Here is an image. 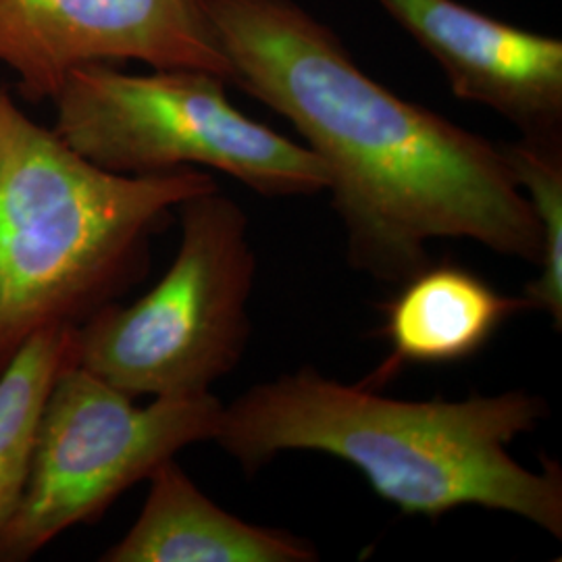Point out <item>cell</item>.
Returning a JSON list of instances; mask_svg holds the SVG:
<instances>
[{"instance_id": "obj_1", "label": "cell", "mask_w": 562, "mask_h": 562, "mask_svg": "<svg viewBox=\"0 0 562 562\" xmlns=\"http://www.w3.org/2000/svg\"><path fill=\"white\" fill-rule=\"evenodd\" d=\"M232 83L322 161L352 269L398 285L429 244L471 240L540 265L542 229L503 146L373 80L299 0H199Z\"/></svg>"}, {"instance_id": "obj_2", "label": "cell", "mask_w": 562, "mask_h": 562, "mask_svg": "<svg viewBox=\"0 0 562 562\" xmlns=\"http://www.w3.org/2000/svg\"><path fill=\"white\" fill-rule=\"evenodd\" d=\"M546 417V401L525 390L401 401L301 367L223 404L213 442L246 473L283 452H319L359 469L404 515L440 519L461 506H482L561 540V464L543 459L533 471L508 450Z\"/></svg>"}, {"instance_id": "obj_3", "label": "cell", "mask_w": 562, "mask_h": 562, "mask_svg": "<svg viewBox=\"0 0 562 562\" xmlns=\"http://www.w3.org/2000/svg\"><path fill=\"white\" fill-rule=\"evenodd\" d=\"M215 188L196 167L106 171L0 88V369L36 331L115 302L140 280L167 213Z\"/></svg>"}, {"instance_id": "obj_4", "label": "cell", "mask_w": 562, "mask_h": 562, "mask_svg": "<svg viewBox=\"0 0 562 562\" xmlns=\"http://www.w3.org/2000/svg\"><path fill=\"white\" fill-rule=\"evenodd\" d=\"M176 259L138 301L104 304L76 325L71 362L132 398L211 392L250 340L257 255L248 217L220 188L180 206Z\"/></svg>"}, {"instance_id": "obj_5", "label": "cell", "mask_w": 562, "mask_h": 562, "mask_svg": "<svg viewBox=\"0 0 562 562\" xmlns=\"http://www.w3.org/2000/svg\"><path fill=\"white\" fill-rule=\"evenodd\" d=\"M227 81L199 69L127 74L113 63L74 69L55 94V132L83 159L121 176L213 169L267 199L327 190L322 161L244 115Z\"/></svg>"}, {"instance_id": "obj_6", "label": "cell", "mask_w": 562, "mask_h": 562, "mask_svg": "<svg viewBox=\"0 0 562 562\" xmlns=\"http://www.w3.org/2000/svg\"><path fill=\"white\" fill-rule=\"evenodd\" d=\"M222 413L211 392L140 406L69 362L44 406L30 477L0 533V561H27L63 531L97 521L181 448L213 440Z\"/></svg>"}, {"instance_id": "obj_7", "label": "cell", "mask_w": 562, "mask_h": 562, "mask_svg": "<svg viewBox=\"0 0 562 562\" xmlns=\"http://www.w3.org/2000/svg\"><path fill=\"white\" fill-rule=\"evenodd\" d=\"M125 60L232 83L199 0H0V63L30 101H53L78 67Z\"/></svg>"}, {"instance_id": "obj_8", "label": "cell", "mask_w": 562, "mask_h": 562, "mask_svg": "<svg viewBox=\"0 0 562 562\" xmlns=\"http://www.w3.org/2000/svg\"><path fill=\"white\" fill-rule=\"evenodd\" d=\"M440 65L450 90L521 136L562 134V41L494 20L459 0H378Z\"/></svg>"}, {"instance_id": "obj_9", "label": "cell", "mask_w": 562, "mask_h": 562, "mask_svg": "<svg viewBox=\"0 0 562 562\" xmlns=\"http://www.w3.org/2000/svg\"><path fill=\"white\" fill-rule=\"evenodd\" d=\"M132 529L104 562H315L319 550L296 533L244 521L213 503L176 457L150 477Z\"/></svg>"}, {"instance_id": "obj_10", "label": "cell", "mask_w": 562, "mask_h": 562, "mask_svg": "<svg viewBox=\"0 0 562 562\" xmlns=\"http://www.w3.org/2000/svg\"><path fill=\"white\" fill-rule=\"evenodd\" d=\"M398 285L382 329L392 355L364 382L378 390L402 364H448L477 355L504 323L529 308L522 296L501 294L459 265L429 262Z\"/></svg>"}, {"instance_id": "obj_11", "label": "cell", "mask_w": 562, "mask_h": 562, "mask_svg": "<svg viewBox=\"0 0 562 562\" xmlns=\"http://www.w3.org/2000/svg\"><path fill=\"white\" fill-rule=\"evenodd\" d=\"M76 325L36 331L0 369V533L30 477L42 413L60 371L71 362Z\"/></svg>"}, {"instance_id": "obj_12", "label": "cell", "mask_w": 562, "mask_h": 562, "mask_svg": "<svg viewBox=\"0 0 562 562\" xmlns=\"http://www.w3.org/2000/svg\"><path fill=\"white\" fill-rule=\"evenodd\" d=\"M504 159L542 229L540 276L527 283L529 308L543 311L552 325H562V134L521 136L506 142Z\"/></svg>"}]
</instances>
